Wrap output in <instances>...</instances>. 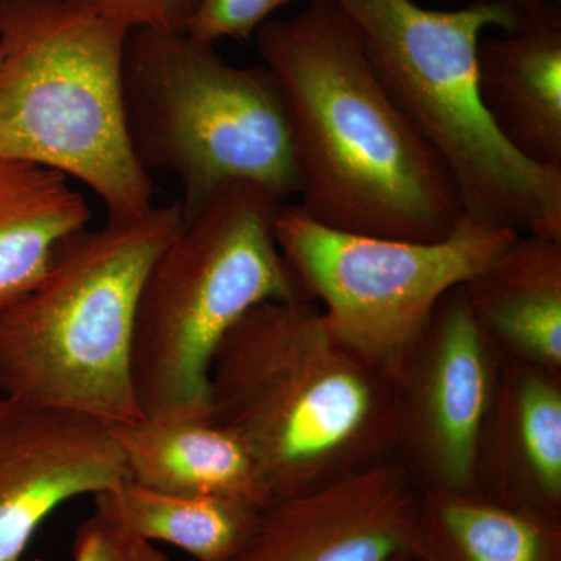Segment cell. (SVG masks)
Masks as SVG:
<instances>
[{
  "label": "cell",
  "instance_id": "ffe728a7",
  "mask_svg": "<svg viewBox=\"0 0 561 561\" xmlns=\"http://www.w3.org/2000/svg\"><path fill=\"white\" fill-rule=\"evenodd\" d=\"M73 561H171L153 542L142 540L94 504V513L77 529Z\"/></svg>",
  "mask_w": 561,
  "mask_h": 561
},
{
  "label": "cell",
  "instance_id": "277c9868",
  "mask_svg": "<svg viewBox=\"0 0 561 561\" xmlns=\"http://www.w3.org/2000/svg\"><path fill=\"white\" fill-rule=\"evenodd\" d=\"M181 224L175 202L108 217L62 243L31 289L0 308V397L111 426L142 419L131 379L136 311Z\"/></svg>",
  "mask_w": 561,
  "mask_h": 561
},
{
  "label": "cell",
  "instance_id": "7c38bea8",
  "mask_svg": "<svg viewBox=\"0 0 561 561\" xmlns=\"http://www.w3.org/2000/svg\"><path fill=\"white\" fill-rule=\"evenodd\" d=\"M476 489L491 501L561 518V373L500 353Z\"/></svg>",
  "mask_w": 561,
  "mask_h": 561
},
{
  "label": "cell",
  "instance_id": "44dd1931",
  "mask_svg": "<svg viewBox=\"0 0 561 561\" xmlns=\"http://www.w3.org/2000/svg\"><path fill=\"white\" fill-rule=\"evenodd\" d=\"M95 9L124 21L130 28L186 33L198 0H87Z\"/></svg>",
  "mask_w": 561,
  "mask_h": 561
},
{
  "label": "cell",
  "instance_id": "52a82bcc",
  "mask_svg": "<svg viewBox=\"0 0 561 561\" xmlns=\"http://www.w3.org/2000/svg\"><path fill=\"white\" fill-rule=\"evenodd\" d=\"M122 103L136 160L179 180L183 214L231 183L298 195L289 119L264 66H232L186 33L131 28Z\"/></svg>",
  "mask_w": 561,
  "mask_h": 561
},
{
  "label": "cell",
  "instance_id": "30bf717a",
  "mask_svg": "<svg viewBox=\"0 0 561 561\" xmlns=\"http://www.w3.org/2000/svg\"><path fill=\"white\" fill-rule=\"evenodd\" d=\"M125 479L111 424L0 397V561H22L61 505L98 496Z\"/></svg>",
  "mask_w": 561,
  "mask_h": 561
},
{
  "label": "cell",
  "instance_id": "d6986e66",
  "mask_svg": "<svg viewBox=\"0 0 561 561\" xmlns=\"http://www.w3.org/2000/svg\"><path fill=\"white\" fill-rule=\"evenodd\" d=\"M300 0H198L186 35L201 43L249 41L276 10Z\"/></svg>",
  "mask_w": 561,
  "mask_h": 561
},
{
  "label": "cell",
  "instance_id": "ac0fdd59",
  "mask_svg": "<svg viewBox=\"0 0 561 561\" xmlns=\"http://www.w3.org/2000/svg\"><path fill=\"white\" fill-rule=\"evenodd\" d=\"M131 534L168 542L195 561H232L249 542L262 508L227 496L181 494L125 479L94 496Z\"/></svg>",
  "mask_w": 561,
  "mask_h": 561
},
{
  "label": "cell",
  "instance_id": "7402d4cb",
  "mask_svg": "<svg viewBox=\"0 0 561 561\" xmlns=\"http://www.w3.org/2000/svg\"><path fill=\"white\" fill-rule=\"evenodd\" d=\"M508 2L518 7L519 10H524L534 9V7L559 5L560 0H508Z\"/></svg>",
  "mask_w": 561,
  "mask_h": 561
},
{
  "label": "cell",
  "instance_id": "6da1fadb",
  "mask_svg": "<svg viewBox=\"0 0 561 561\" xmlns=\"http://www.w3.org/2000/svg\"><path fill=\"white\" fill-rule=\"evenodd\" d=\"M289 119L301 202L312 220L370 238L435 242L463 220L445 162L391 99L353 22L309 0L256 33Z\"/></svg>",
  "mask_w": 561,
  "mask_h": 561
},
{
  "label": "cell",
  "instance_id": "2e32d148",
  "mask_svg": "<svg viewBox=\"0 0 561 561\" xmlns=\"http://www.w3.org/2000/svg\"><path fill=\"white\" fill-rule=\"evenodd\" d=\"M409 553L415 561H561V518L478 491H421Z\"/></svg>",
  "mask_w": 561,
  "mask_h": 561
},
{
  "label": "cell",
  "instance_id": "3957f363",
  "mask_svg": "<svg viewBox=\"0 0 561 561\" xmlns=\"http://www.w3.org/2000/svg\"><path fill=\"white\" fill-rule=\"evenodd\" d=\"M353 22L391 99L445 162L465 216L518 234L561 239V172L508 146L483 106V33L508 31L522 10L478 0L460 10L413 0H332Z\"/></svg>",
  "mask_w": 561,
  "mask_h": 561
},
{
  "label": "cell",
  "instance_id": "8fae6325",
  "mask_svg": "<svg viewBox=\"0 0 561 561\" xmlns=\"http://www.w3.org/2000/svg\"><path fill=\"white\" fill-rule=\"evenodd\" d=\"M420 491L397 459L262 508L232 561H390L411 549Z\"/></svg>",
  "mask_w": 561,
  "mask_h": 561
},
{
  "label": "cell",
  "instance_id": "4fadbf2b",
  "mask_svg": "<svg viewBox=\"0 0 561 561\" xmlns=\"http://www.w3.org/2000/svg\"><path fill=\"white\" fill-rule=\"evenodd\" d=\"M500 38L481 41L479 92L494 127L527 161L561 172V13L524 9Z\"/></svg>",
  "mask_w": 561,
  "mask_h": 561
},
{
  "label": "cell",
  "instance_id": "5b68a950",
  "mask_svg": "<svg viewBox=\"0 0 561 561\" xmlns=\"http://www.w3.org/2000/svg\"><path fill=\"white\" fill-rule=\"evenodd\" d=\"M131 28L87 0H0V160L83 183L108 217L153 208L122 103Z\"/></svg>",
  "mask_w": 561,
  "mask_h": 561
},
{
  "label": "cell",
  "instance_id": "e0dca14e",
  "mask_svg": "<svg viewBox=\"0 0 561 561\" xmlns=\"http://www.w3.org/2000/svg\"><path fill=\"white\" fill-rule=\"evenodd\" d=\"M92 213L62 173L0 160V308L31 289Z\"/></svg>",
  "mask_w": 561,
  "mask_h": 561
},
{
  "label": "cell",
  "instance_id": "5bb4252c",
  "mask_svg": "<svg viewBox=\"0 0 561 561\" xmlns=\"http://www.w3.org/2000/svg\"><path fill=\"white\" fill-rule=\"evenodd\" d=\"M127 479L161 491L271 504L272 493L249 446L206 415L139 419L113 426Z\"/></svg>",
  "mask_w": 561,
  "mask_h": 561
},
{
  "label": "cell",
  "instance_id": "9a60e30c",
  "mask_svg": "<svg viewBox=\"0 0 561 561\" xmlns=\"http://www.w3.org/2000/svg\"><path fill=\"white\" fill-rule=\"evenodd\" d=\"M461 289L501 354L561 373V239L516 234Z\"/></svg>",
  "mask_w": 561,
  "mask_h": 561
},
{
  "label": "cell",
  "instance_id": "7a4b0ae2",
  "mask_svg": "<svg viewBox=\"0 0 561 561\" xmlns=\"http://www.w3.org/2000/svg\"><path fill=\"white\" fill-rule=\"evenodd\" d=\"M208 400L273 501L394 459L393 383L309 298L261 302L231 328L210 362Z\"/></svg>",
  "mask_w": 561,
  "mask_h": 561
},
{
  "label": "cell",
  "instance_id": "9c48e42d",
  "mask_svg": "<svg viewBox=\"0 0 561 561\" xmlns=\"http://www.w3.org/2000/svg\"><path fill=\"white\" fill-rule=\"evenodd\" d=\"M500 351L461 286L442 298L394 376V459L420 491H478L476 457Z\"/></svg>",
  "mask_w": 561,
  "mask_h": 561
},
{
  "label": "cell",
  "instance_id": "8992f818",
  "mask_svg": "<svg viewBox=\"0 0 561 561\" xmlns=\"http://www.w3.org/2000/svg\"><path fill=\"white\" fill-rule=\"evenodd\" d=\"M283 205L231 183L183 214L136 311L131 379L144 419L210 413V362L225 335L261 302L306 298L275 239Z\"/></svg>",
  "mask_w": 561,
  "mask_h": 561
},
{
  "label": "cell",
  "instance_id": "603a6c76",
  "mask_svg": "<svg viewBox=\"0 0 561 561\" xmlns=\"http://www.w3.org/2000/svg\"><path fill=\"white\" fill-rule=\"evenodd\" d=\"M390 561H415L412 559L411 553H401V556L394 557V559H391Z\"/></svg>",
  "mask_w": 561,
  "mask_h": 561
},
{
  "label": "cell",
  "instance_id": "ba28073f",
  "mask_svg": "<svg viewBox=\"0 0 561 561\" xmlns=\"http://www.w3.org/2000/svg\"><path fill=\"white\" fill-rule=\"evenodd\" d=\"M518 232L465 216L442 241L332 230L298 205L280 206L275 239L328 327L390 381L448 291L490 264Z\"/></svg>",
  "mask_w": 561,
  "mask_h": 561
}]
</instances>
